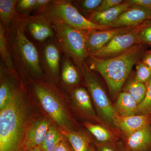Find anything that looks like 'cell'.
I'll return each instance as SVG.
<instances>
[{"instance_id": "f1b7e54d", "label": "cell", "mask_w": 151, "mask_h": 151, "mask_svg": "<svg viewBox=\"0 0 151 151\" xmlns=\"http://www.w3.org/2000/svg\"><path fill=\"white\" fill-rule=\"evenodd\" d=\"M147 93L145 99L138 105L137 115H147L151 111V79L147 84Z\"/></svg>"}, {"instance_id": "7a4b0ae2", "label": "cell", "mask_w": 151, "mask_h": 151, "mask_svg": "<svg viewBox=\"0 0 151 151\" xmlns=\"http://www.w3.org/2000/svg\"><path fill=\"white\" fill-rule=\"evenodd\" d=\"M6 30L17 73L37 78L42 76L43 68L41 55L35 45L28 37L22 25L14 19Z\"/></svg>"}, {"instance_id": "1f68e13d", "label": "cell", "mask_w": 151, "mask_h": 151, "mask_svg": "<svg viewBox=\"0 0 151 151\" xmlns=\"http://www.w3.org/2000/svg\"><path fill=\"white\" fill-rule=\"evenodd\" d=\"M124 1L122 0H103L100 6L94 12H101L107 10L122 4Z\"/></svg>"}, {"instance_id": "9c48e42d", "label": "cell", "mask_w": 151, "mask_h": 151, "mask_svg": "<svg viewBox=\"0 0 151 151\" xmlns=\"http://www.w3.org/2000/svg\"><path fill=\"white\" fill-rule=\"evenodd\" d=\"M139 26L129 32L115 37L103 48L92 55L99 58L107 59L119 56L140 44L138 38Z\"/></svg>"}, {"instance_id": "484cf974", "label": "cell", "mask_w": 151, "mask_h": 151, "mask_svg": "<svg viewBox=\"0 0 151 151\" xmlns=\"http://www.w3.org/2000/svg\"><path fill=\"white\" fill-rule=\"evenodd\" d=\"M136 81L147 85L151 79V69L142 61H139L136 66Z\"/></svg>"}, {"instance_id": "8992f818", "label": "cell", "mask_w": 151, "mask_h": 151, "mask_svg": "<svg viewBox=\"0 0 151 151\" xmlns=\"http://www.w3.org/2000/svg\"><path fill=\"white\" fill-rule=\"evenodd\" d=\"M80 71L84 76L86 87L100 120L101 119L108 125L113 126V117L116 114L114 106L86 61L83 62Z\"/></svg>"}, {"instance_id": "4dcf8cb0", "label": "cell", "mask_w": 151, "mask_h": 151, "mask_svg": "<svg viewBox=\"0 0 151 151\" xmlns=\"http://www.w3.org/2000/svg\"><path fill=\"white\" fill-rule=\"evenodd\" d=\"M52 1L51 0H36L35 7V15L42 14L46 13V11Z\"/></svg>"}, {"instance_id": "d6986e66", "label": "cell", "mask_w": 151, "mask_h": 151, "mask_svg": "<svg viewBox=\"0 0 151 151\" xmlns=\"http://www.w3.org/2000/svg\"><path fill=\"white\" fill-rule=\"evenodd\" d=\"M62 133L66 136L73 151H89L91 139L85 134L71 130H63Z\"/></svg>"}, {"instance_id": "7402d4cb", "label": "cell", "mask_w": 151, "mask_h": 151, "mask_svg": "<svg viewBox=\"0 0 151 151\" xmlns=\"http://www.w3.org/2000/svg\"><path fill=\"white\" fill-rule=\"evenodd\" d=\"M0 55L1 62L7 70L11 72H15L9 47L7 39L6 29L0 24Z\"/></svg>"}, {"instance_id": "52a82bcc", "label": "cell", "mask_w": 151, "mask_h": 151, "mask_svg": "<svg viewBox=\"0 0 151 151\" xmlns=\"http://www.w3.org/2000/svg\"><path fill=\"white\" fill-rule=\"evenodd\" d=\"M45 14L59 19L70 26L83 30L112 28L111 27L100 25L92 22L82 15L70 1H52Z\"/></svg>"}, {"instance_id": "603a6c76", "label": "cell", "mask_w": 151, "mask_h": 151, "mask_svg": "<svg viewBox=\"0 0 151 151\" xmlns=\"http://www.w3.org/2000/svg\"><path fill=\"white\" fill-rule=\"evenodd\" d=\"M65 140L54 124H52L40 147L45 151H53L61 141Z\"/></svg>"}, {"instance_id": "e575fe53", "label": "cell", "mask_w": 151, "mask_h": 151, "mask_svg": "<svg viewBox=\"0 0 151 151\" xmlns=\"http://www.w3.org/2000/svg\"><path fill=\"white\" fill-rule=\"evenodd\" d=\"M53 151H73V150L68 142L64 140L59 143Z\"/></svg>"}, {"instance_id": "44dd1931", "label": "cell", "mask_w": 151, "mask_h": 151, "mask_svg": "<svg viewBox=\"0 0 151 151\" xmlns=\"http://www.w3.org/2000/svg\"><path fill=\"white\" fill-rule=\"evenodd\" d=\"M17 1V0H0V24L6 30L14 19Z\"/></svg>"}, {"instance_id": "4fadbf2b", "label": "cell", "mask_w": 151, "mask_h": 151, "mask_svg": "<svg viewBox=\"0 0 151 151\" xmlns=\"http://www.w3.org/2000/svg\"><path fill=\"white\" fill-rule=\"evenodd\" d=\"M150 124V114L122 117L116 113L113 119V126L121 130L126 138Z\"/></svg>"}, {"instance_id": "5bb4252c", "label": "cell", "mask_w": 151, "mask_h": 151, "mask_svg": "<svg viewBox=\"0 0 151 151\" xmlns=\"http://www.w3.org/2000/svg\"><path fill=\"white\" fill-rule=\"evenodd\" d=\"M51 125L50 119L43 118L38 119L30 125L26 135L28 150L35 147L41 146Z\"/></svg>"}, {"instance_id": "8fae6325", "label": "cell", "mask_w": 151, "mask_h": 151, "mask_svg": "<svg viewBox=\"0 0 151 151\" xmlns=\"http://www.w3.org/2000/svg\"><path fill=\"white\" fill-rule=\"evenodd\" d=\"M151 20V10L140 6H132L111 25L113 28L136 27Z\"/></svg>"}, {"instance_id": "f546056e", "label": "cell", "mask_w": 151, "mask_h": 151, "mask_svg": "<svg viewBox=\"0 0 151 151\" xmlns=\"http://www.w3.org/2000/svg\"><path fill=\"white\" fill-rule=\"evenodd\" d=\"M36 0H19L16 5V11L19 13L29 15L34 10Z\"/></svg>"}, {"instance_id": "30bf717a", "label": "cell", "mask_w": 151, "mask_h": 151, "mask_svg": "<svg viewBox=\"0 0 151 151\" xmlns=\"http://www.w3.org/2000/svg\"><path fill=\"white\" fill-rule=\"evenodd\" d=\"M136 27L112 28L106 30L91 29L87 31L86 48L88 54L89 56L94 55L115 37L129 32Z\"/></svg>"}, {"instance_id": "ffe728a7", "label": "cell", "mask_w": 151, "mask_h": 151, "mask_svg": "<svg viewBox=\"0 0 151 151\" xmlns=\"http://www.w3.org/2000/svg\"><path fill=\"white\" fill-rule=\"evenodd\" d=\"M61 66V78L63 83L69 86L78 84L80 80L78 70L69 57L65 55Z\"/></svg>"}, {"instance_id": "4316f807", "label": "cell", "mask_w": 151, "mask_h": 151, "mask_svg": "<svg viewBox=\"0 0 151 151\" xmlns=\"http://www.w3.org/2000/svg\"><path fill=\"white\" fill-rule=\"evenodd\" d=\"M138 36L140 44L151 45V20L139 26Z\"/></svg>"}, {"instance_id": "ba28073f", "label": "cell", "mask_w": 151, "mask_h": 151, "mask_svg": "<svg viewBox=\"0 0 151 151\" xmlns=\"http://www.w3.org/2000/svg\"><path fill=\"white\" fill-rule=\"evenodd\" d=\"M14 19L37 41H45L55 34L51 19L47 14L29 15L17 12Z\"/></svg>"}, {"instance_id": "d4e9b609", "label": "cell", "mask_w": 151, "mask_h": 151, "mask_svg": "<svg viewBox=\"0 0 151 151\" xmlns=\"http://www.w3.org/2000/svg\"><path fill=\"white\" fill-rule=\"evenodd\" d=\"M147 90V85L136 81L134 78L127 84L124 91L129 93L139 105L145 99Z\"/></svg>"}, {"instance_id": "8d00e7d4", "label": "cell", "mask_w": 151, "mask_h": 151, "mask_svg": "<svg viewBox=\"0 0 151 151\" xmlns=\"http://www.w3.org/2000/svg\"><path fill=\"white\" fill-rule=\"evenodd\" d=\"M119 151H131L126 148L123 143H119L118 144Z\"/></svg>"}, {"instance_id": "277c9868", "label": "cell", "mask_w": 151, "mask_h": 151, "mask_svg": "<svg viewBox=\"0 0 151 151\" xmlns=\"http://www.w3.org/2000/svg\"><path fill=\"white\" fill-rule=\"evenodd\" d=\"M49 16L53 24L57 44L80 70L83 62L89 56L86 48L87 31L75 28L59 19Z\"/></svg>"}, {"instance_id": "2e32d148", "label": "cell", "mask_w": 151, "mask_h": 151, "mask_svg": "<svg viewBox=\"0 0 151 151\" xmlns=\"http://www.w3.org/2000/svg\"><path fill=\"white\" fill-rule=\"evenodd\" d=\"M124 146L131 151H151L150 125L144 127L126 138Z\"/></svg>"}, {"instance_id": "cb8c5ba5", "label": "cell", "mask_w": 151, "mask_h": 151, "mask_svg": "<svg viewBox=\"0 0 151 151\" xmlns=\"http://www.w3.org/2000/svg\"><path fill=\"white\" fill-rule=\"evenodd\" d=\"M84 126L95 137L99 143H114L112 134L105 127L87 122L84 123Z\"/></svg>"}, {"instance_id": "83f0119b", "label": "cell", "mask_w": 151, "mask_h": 151, "mask_svg": "<svg viewBox=\"0 0 151 151\" xmlns=\"http://www.w3.org/2000/svg\"><path fill=\"white\" fill-rule=\"evenodd\" d=\"M103 0H83L76 1L74 5L77 6L85 13L90 14L94 12L99 7Z\"/></svg>"}, {"instance_id": "9a60e30c", "label": "cell", "mask_w": 151, "mask_h": 151, "mask_svg": "<svg viewBox=\"0 0 151 151\" xmlns=\"http://www.w3.org/2000/svg\"><path fill=\"white\" fill-rule=\"evenodd\" d=\"M132 5L128 1H124L120 4L107 10L101 12H94L90 14L87 19L95 24L111 27L121 14Z\"/></svg>"}, {"instance_id": "836d02e7", "label": "cell", "mask_w": 151, "mask_h": 151, "mask_svg": "<svg viewBox=\"0 0 151 151\" xmlns=\"http://www.w3.org/2000/svg\"><path fill=\"white\" fill-rule=\"evenodd\" d=\"M132 6H140L151 10V0H129Z\"/></svg>"}, {"instance_id": "ab89813d", "label": "cell", "mask_w": 151, "mask_h": 151, "mask_svg": "<svg viewBox=\"0 0 151 151\" xmlns=\"http://www.w3.org/2000/svg\"><path fill=\"white\" fill-rule=\"evenodd\" d=\"M150 121H151V124H150V127H151V111L150 112Z\"/></svg>"}, {"instance_id": "d590c367", "label": "cell", "mask_w": 151, "mask_h": 151, "mask_svg": "<svg viewBox=\"0 0 151 151\" xmlns=\"http://www.w3.org/2000/svg\"><path fill=\"white\" fill-rule=\"evenodd\" d=\"M142 61L151 69V50L145 52Z\"/></svg>"}, {"instance_id": "5b68a950", "label": "cell", "mask_w": 151, "mask_h": 151, "mask_svg": "<svg viewBox=\"0 0 151 151\" xmlns=\"http://www.w3.org/2000/svg\"><path fill=\"white\" fill-rule=\"evenodd\" d=\"M33 90L42 107L63 130H70L71 123L58 92L50 84L32 81Z\"/></svg>"}, {"instance_id": "f35d334b", "label": "cell", "mask_w": 151, "mask_h": 151, "mask_svg": "<svg viewBox=\"0 0 151 151\" xmlns=\"http://www.w3.org/2000/svg\"><path fill=\"white\" fill-rule=\"evenodd\" d=\"M89 151H95V147H93V146L91 145L90 149H89Z\"/></svg>"}, {"instance_id": "3957f363", "label": "cell", "mask_w": 151, "mask_h": 151, "mask_svg": "<svg viewBox=\"0 0 151 151\" xmlns=\"http://www.w3.org/2000/svg\"><path fill=\"white\" fill-rule=\"evenodd\" d=\"M143 50L142 44H139L125 53L112 58L103 59L89 56L87 64L90 70L101 74L110 92L116 95L122 89L132 67L139 60Z\"/></svg>"}, {"instance_id": "d6a6232c", "label": "cell", "mask_w": 151, "mask_h": 151, "mask_svg": "<svg viewBox=\"0 0 151 151\" xmlns=\"http://www.w3.org/2000/svg\"><path fill=\"white\" fill-rule=\"evenodd\" d=\"M95 151H119L118 144L115 143H97Z\"/></svg>"}, {"instance_id": "6da1fadb", "label": "cell", "mask_w": 151, "mask_h": 151, "mask_svg": "<svg viewBox=\"0 0 151 151\" xmlns=\"http://www.w3.org/2000/svg\"><path fill=\"white\" fill-rule=\"evenodd\" d=\"M29 110L25 90L17 85L11 102L0 111V151H28Z\"/></svg>"}, {"instance_id": "e0dca14e", "label": "cell", "mask_w": 151, "mask_h": 151, "mask_svg": "<svg viewBox=\"0 0 151 151\" xmlns=\"http://www.w3.org/2000/svg\"><path fill=\"white\" fill-rule=\"evenodd\" d=\"M71 96L73 104L80 112L91 119L100 120L93 108L90 94L85 88L79 87L73 89Z\"/></svg>"}, {"instance_id": "ac0fdd59", "label": "cell", "mask_w": 151, "mask_h": 151, "mask_svg": "<svg viewBox=\"0 0 151 151\" xmlns=\"http://www.w3.org/2000/svg\"><path fill=\"white\" fill-rule=\"evenodd\" d=\"M138 104L128 92H121L119 94L114 108L116 113L122 117L137 115Z\"/></svg>"}, {"instance_id": "7c38bea8", "label": "cell", "mask_w": 151, "mask_h": 151, "mask_svg": "<svg viewBox=\"0 0 151 151\" xmlns=\"http://www.w3.org/2000/svg\"><path fill=\"white\" fill-rule=\"evenodd\" d=\"M60 48L57 43L51 42L47 43L42 52L44 69L48 76L57 80L60 72Z\"/></svg>"}, {"instance_id": "74e56055", "label": "cell", "mask_w": 151, "mask_h": 151, "mask_svg": "<svg viewBox=\"0 0 151 151\" xmlns=\"http://www.w3.org/2000/svg\"><path fill=\"white\" fill-rule=\"evenodd\" d=\"M28 151H45L40 146H37L32 148L29 149Z\"/></svg>"}]
</instances>
